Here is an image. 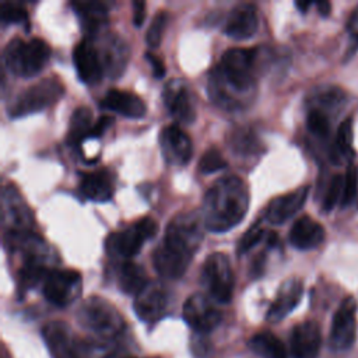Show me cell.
<instances>
[{
	"label": "cell",
	"mask_w": 358,
	"mask_h": 358,
	"mask_svg": "<svg viewBox=\"0 0 358 358\" xmlns=\"http://www.w3.org/2000/svg\"><path fill=\"white\" fill-rule=\"evenodd\" d=\"M256 48H231L221 56L208 78V95L222 109L246 108L255 98Z\"/></svg>",
	"instance_id": "cell-1"
},
{
	"label": "cell",
	"mask_w": 358,
	"mask_h": 358,
	"mask_svg": "<svg viewBox=\"0 0 358 358\" xmlns=\"http://www.w3.org/2000/svg\"><path fill=\"white\" fill-rule=\"evenodd\" d=\"M201 241L200 218L193 213L176 214L169 221L162 242L152 252L155 271L169 280L182 277Z\"/></svg>",
	"instance_id": "cell-2"
},
{
	"label": "cell",
	"mask_w": 358,
	"mask_h": 358,
	"mask_svg": "<svg viewBox=\"0 0 358 358\" xmlns=\"http://www.w3.org/2000/svg\"><path fill=\"white\" fill-rule=\"evenodd\" d=\"M249 208V192L241 178L228 175L215 180L204 194L201 220L213 232L236 227Z\"/></svg>",
	"instance_id": "cell-3"
},
{
	"label": "cell",
	"mask_w": 358,
	"mask_h": 358,
	"mask_svg": "<svg viewBox=\"0 0 358 358\" xmlns=\"http://www.w3.org/2000/svg\"><path fill=\"white\" fill-rule=\"evenodd\" d=\"M50 57L49 45L41 38H14L3 50V60L7 69L22 78L36 76Z\"/></svg>",
	"instance_id": "cell-4"
},
{
	"label": "cell",
	"mask_w": 358,
	"mask_h": 358,
	"mask_svg": "<svg viewBox=\"0 0 358 358\" xmlns=\"http://www.w3.org/2000/svg\"><path fill=\"white\" fill-rule=\"evenodd\" d=\"M64 94V87L57 77L42 78L18 92L8 103L7 112L10 117H22L43 110L57 102Z\"/></svg>",
	"instance_id": "cell-5"
},
{
	"label": "cell",
	"mask_w": 358,
	"mask_h": 358,
	"mask_svg": "<svg viewBox=\"0 0 358 358\" xmlns=\"http://www.w3.org/2000/svg\"><path fill=\"white\" fill-rule=\"evenodd\" d=\"M77 319L84 329L102 338H113L124 327V320L119 310L101 296L85 299L78 309Z\"/></svg>",
	"instance_id": "cell-6"
},
{
	"label": "cell",
	"mask_w": 358,
	"mask_h": 358,
	"mask_svg": "<svg viewBox=\"0 0 358 358\" xmlns=\"http://www.w3.org/2000/svg\"><path fill=\"white\" fill-rule=\"evenodd\" d=\"M158 231V224L151 217H143L122 231L112 232L105 246L109 255L129 259L138 253L143 243L151 239Z\"/></svg>",
	"instance_id": "cell-7"
},
{
	"label": "cell",
	"mask_w": 358,
	"mask_h": 358,
	"mask_svg": "<svg viewBox=\"0 0 358 358\" xmlns=\"http://www.w3.org/2000/svg\"><path fill=\"white\" fill-rule=\"evenodd\" d=\"M201 281L213 299L228 303L234 294V273L228 256L220 252L208 255L203 263Z\"/></svg>",
	"instance_id": "cell-8"
},
{
	"label": "cell",
	"mask_w": 358,
	"mask_h": 358,
	"mask_svg": "<svg viewBox=\"0 0 358 358\" xmlns=\"http://www.w3.org/2000/svg\"><path fill=\"white\" fill-rule=\"evenodd\" d=\"M80 289L81 274L71 268H49L42 281L43 296L59 308L70 305L78 296Z\"/></svg>",
	"instance_id": "cell-9"
},
{
	"label": "cell",
	"mask_w": 358,
	"mask_h": 358,
	"mask_svg": "<svg viewBox=\"0 0 358 358\" xmlns=\"http://www.w3.org/2000/svg\"><path fill=\"white\" fill-rule=\"evenodd\" d=\"M164 105L171 116L182 124L193 123L196 119V108L187 85L180 78H173L164 85Z\"/></svg>",
	"instance_id": "cell-10"
},
{
	"label": "cell",
	"mask_w": 358,
	"mask_h": 358,
	"mask_svg": "<svg viewBox=\"0 0 358 358\" xmlns=\"http://www.w3.org/2000/svg\"><path fill=\"white\" fill-rule=\"evenodd\" d=\"M46 347L53 358H84L71 329L64 322H49L42 329Z\"/></svg>",
	"instance_id": "cell-11"
},
{
	"label": "cell",
	"mask_w": 358,
	"mask_h": 358,
	"mask_svg": "<svg viewBox=\"0 0 358 358\" xmlns=\"http://www.w3.org/2000/svg\"><path fill=\"white\" fill-rule=\"evenodd\" d=\"M183 317L196 331L207 333L220 324L222 315L207 296L194 294L183 303Z\"/></svg>",
	"instance_id": "cell-12"
},
{
	"label": "cell",
	"mask_w": 358,
	"mask_h": 358,
	"mask_svg": "<svg viewBox=\"0 0 358 358\" xmlns=\"http://www.w3.org/2000/svg\"><path fill=\"white\" fill-rule=\"evenodd\" d=\"M357 305L354 298L347 296L336 310L330 329V344L336 350H347L355 340Z\"/></svg>",
	"instance_id": "cell-13"
},
{
	"label": "cell",
	"mask_w": 358,
	"mask_h": 358,
	"mask_svg": "<svg viewBox=\"0 0 358 358\" xmlns=\"http://www.w3.org/2000/svg\"><path fill=\"white\" fill-rule=\"evenodd\" d=\"M159 147L164 159L171 165H185L193 154L189 136L178 126H165L159 133Z\"/></svg>",
	"instance_id": "cell-14"
},
{
	"label": "cell",
	"mask_w": 358,
	"mask_h": 358,
	"mask_svg": "<svg viewBox=\"0 0 358 358\" xmlns=\"http://www.w3.org/2000/svg\"><path fill=\"white\" fill-rule=\"evenodd\" d=\"M259 28V15L255 4L241 3L235 6L224 25V32L235 41H245L252 38Z\"/></svg>",
	"instance_id": "cell-15"
},
{
	"label": "cell",
	"mask_w": 358,
	"mask_h": 358,
	"mask_svg": "<svg viewBox=\"0 0 358 358\" xmlns=\"http://www.w3.org/2000/svg\"><path fill=\"white\" fill-rule=\"evenodd\" d=\"M73 63L83 83L95 84L101 80L103 74L98 48L90 39H83L74 46Z\"/></svg>",
	"instance_id": "cell-16"
},
{
	"label": "cell",
	"mask_w": 358,
	"mask_h": 358,
	"mask_svg": "<svg viewBox=\"0 0 358 358\" xmlns=\"http://www.w3.org/2000/svg\"><path fill=\"white\" fill-rule=\"evenodd\" d=\"M308 193L309 186H302L273 199L264 211L266 220L273 225L284 224L303 207Z\"/></svg>",
	"instance_id": "cell-17"
},
{
	"label": "cell",
	"mask_w": 358,
	"mask_h": 358,
	"mask_svg": "<svg viewBox=\"0 0 358 358\" xmlns=\"http://www.w3.org/2000/svg\"><path fill=\"white\" fill-rule=\"evenodd\" d=\"M168 298L162 287L154 282H148L144 289L134 298V312L136 315L147 323L157 322L166 309Z\"/></svg>",
	"instance_id": "cell-18"
},
{
	"label": "cell",
	"mask_w": 358,
	"mask_h": 358,
	"mask_svg": "<svg viewBox=\"0 0 358 358\" xmlns=\"http://www.w3.org/2000/svg\"><path fill=\"white\" fill-rule=\"evenodd\" d=\"M102 62L103 73L112 78H117L123 71L129 57L126 42L116 34H108L102 39V46L98 49Z\"/></svg>",
	"instance_id": "cell-19"
},
{
	"label": "cell",
	"mask_w": 358,
	"mask_h": 358,
	"mask_svg": "<svg viewBox=\"0 0 358 358\" xmlns=\"http://www.w3.org/2000/svg\"><path fill=\"white\" fill-rule=\"evenodd\" d=\"M322 336L316 322L306 320L296 324L291 333V352L295 358H316Z\"/></svg>",
	"instance_id": "cell-20"
},
{
	"label": "cell",
	"mask_w": 358,
	"mask_h": 358,
	"mask_svg": "<svg viewBox=\"0 0 358 358\" xmlns=\"http://www.w3.org/2000/svg\"><path fill=\"white\" fill-rule=\"evenodd\" d=\"M302 292H303V285L299 280L289 278L284 281L280 285L277 295L266 313V319L271 323L282 320L299 303L302 298Z\"/></svg>",
	"instance_id": "cell-21"
},
{
	"label": "cell",
	"mask_w": 358,
	"mask_h": 358,
	"mask_svg": "<svg viewBox=\"0 0 358 358\" xmlns=\"http://www.w3.org/2000/svg\"><path fill=\"white\" fill-rule=\"evenodd\" d=\"M99 105L106 110H112L131 119L143 117L147 110L145 103L137 94L116 88H110L102 96Z\"/></svg>",
	"instance_id": "cell-22"
},
{
	"label": "cell",
	"mask_w": 358,
	"mask_h": 358,
	"mask_svg": "<svg viewBox=\"0 0 358 358\" xmlns=\"http://www.w3.org/2000/svg\"><path fill=\"white\" fill-rule=\"evenodd\" d=\"M288 239L299 250L315 249L324 241V228L309 215H302L291 227Z\"/></svg>",
	"instance_id": "cell-23"
},
{
	"label": "cell",
	"mask_w": 358,
	"mask_h": 358,
	"mask_svg": "<svg viewBox=\"0 0 358 358\" xmlns=\"http://www.w3.org/2000/svg\"><path fill=\"white\" fill-rule=\"evenodd\" d=\"M80 190L87 199L95 203L108 201L113 194V185H112L110 175L106 171L83 173L80 180Z\"/></svg>",
	"instance_id": "cell-24"
},
{
	"label": "cell",
	"mask_w": 358,
	"mask_h": 358,
	"mask_svg": "<svg viewBox=\"0 0 358 358\" xmlns=\"http://www.w3.org/2000/svg\"><path fill=\"white\" fill-rule=\"evenodd\" d=\"M116 281L122 292L134 295V296L140 294L144 289V287L148 284L144 268L140 264L129 260L123 262L119 266L116 271Z\"/></svg>",
	"instance_id": "cell-25"
},
{
	"label": "cell",
	"mask_w": 358,
	"mask_h": 358,
	"mask_svg": "<svg viewBox=\"0 0 358 358\" xmlns=\"http://www.w3.org/2000/svg\"><path fill=\"white\" fill-rule=\"evenodd\" d=\"M3 206H4V214H8L11 218V222L14 228L18 231H28L32 217L21 199V196L15 192L13 187H6L3 190Z\"/></svg>",
	"instance_id": "cell-26"
},
{
	"label": "cell",
	"mask_w": 358,
	"mask_h": 358,
	"mask_svg": "<svg viewBox=\"0 0 358 358\" xmlns=\"http://www.w3.org/2000/svg\"><path fill=\"white\" fill-rule=\"evenodd\" d=\"M92 127H94V122H92L91 109H88L87 106L76 108L70 116L67 141L71 145L81 144V141L92 136Z\"/></svg>",
	"instance_id": "cell-27"
},
{
	"label": "cell",
	"mask_w": 358,
	"mask_h": 358,
	"mask_svg": "<svg viewBox=\"0 0 358 358\" xmlns=\"http://www.w3.org/2000/svg\"><path fill=\"white\" fill-rule=\"evenodd\" d=\"M347 101L345 92L338 87H323L316 90L309 99V109H317L329 115L343 108Z\"/></svg>",
	"instance_id": "cell-28"
},
{
	"label": "cell",
	"mask_w": 358,
	"mask_h": 358,
	"mask_svg": "<svg viewBox=\"0 0 358 358\" xmlns=\"http://www.w3.org/2000/svg\"><path fill=\"white\" fill-rule=\"evenodd\" d=\"M250 348L264 358H288L284 343L270 331L255 334L249 341Z\"/></svg>",
	"instance_id": "cell-29"
},
{
	"label": "cell",
	"mask_w": 358,
	"mask_h": 358,
	"mask_svg": "<svg viewBox=\"0 0 358 358\" xmlns=\"http://www.w3.org/2000/svg\"><path fill=\"white\" fill-rule=\"evenodd\" d=\"M71 6L90 31L98 29L106 20L108 10L101 1H73Z\"/></svg>",
	"instance_id": "cell-30"
},
{
	"label": "cell",
	"mask_w": 358,
	"mask_h": 358,
	"mask_svg": "<svg viewBox=\"0 0 358 358\" xmlns=\"http://www.w3.org/2000/svg\"><path fill=\"white\" fill-rule=\"evenodd\" d=\"M257 140L248 129L236 130L231 134V148L239 154H252L257 150Z\"/></svg>",
	"instance_id": "cell-31"
},
{
	"label": "cell",
	"mask_w": 358,
	"mask_h": 358,
	"mask_svg": "<svg viewBox=\"0 0 358 358\" xmlns=\"http://www.w3.org/2000/svg\"><path fill=\"white\" fill-rule=\"evenodd\" d=\"M166 21H168V14L164 10H159L154 14V17L148 25L147 34H145V41L150 48L159 46Z\"/></svg>",
	"instance_id": "cell-32"
},
{
	"label": "cell",
	"mask_w": 358,
	"mask_h": 358,
	"mask_svg": "<svg viewBox=\"0 0 358 358\" xmlns=\"http://www.w3.org/2000/svg\"><path fill=\"white\" fill-rule=\"evenodd\" d=\"M306 126L312 134L326 137L330 131V116L322 110L309 109L306 116Z\"/></svg>",
	"instance_id": "cell-33"
},
{
	"label": "cell",
	"mask_w": 358,
	"mask_h": 358,
	"mask_svg": "<svg viewBox=\"0 0 358 358\" xmlns=\"http://www.w3.org/2000/svg\"><path fill=\"white\" fill-rule=\"evenodd\" d=\"M227 166V161L218 148L210 147L199 161V171L201 173H213Z\"/></svg>",
	"instance_id": "cell-34"
},
{
	"label": "cell",
	"mask_w": 358,
	"mask_h": 358,
	"mask_svg": "<svg viewBox=\"0 0 358 358\" xmlns=\"http://www.w3.org/2000/svg\"><path fill=\"white\" fill-rule=\"evenodd\" d=\"M343 189H344V176L337 173L331 178L329 187L326 190V194L323 199V210L324 211H331L338 203H341Z\"/></svg>",
	"instance_id": "cell-35"
},
{
	"label": "cell",
	"mask_w": 358,
	"mask_h": 358,
	"mask_svg": "<svg viewBox=\"0 0 358 358\" xmlns=\"http://www.w3.org/2000/svg\"><path fill=\"white\" fill-rule=\"evenodd\" d=\"M358 192V171L354 165H350L344 175V189H343V197H341V206L347 207L350 206Z\"/></svg>",
	"instance_id": "cell-36"
},
{
	"label": "cell",
	"mask_w": 358,
	"mask_h": 358,
	"mask_svg": "<svg viewBox=\"0 0 358 358\" xmlns=\"http://www.w3.org/2000/svg\"><path fill=\"white\" fill-rule=\"evenodd\" d=\"M336 145L340 154H344V155L352 154V123L350 117H347L340 123L337 130V137H336Z\"/></svg>",
	"instance_id": "cell-37"
},
{
	"label": "cell",
	"mask_w": 358,
	"mask_h": 358,
	"mask_svg": "<svg viewBox=\"0 0 358 358\" xmlns=\"http://www.w3.org/2000/svg\"><path fill=\"white\" fill-rule=\"evenodd\" d=\"M0 15H1V21L3 22H8V24L27 22V18H28L27 10L21 4H18V3H8V1H4L1 4Z\"/></svg>",
	"instance_id": "cell-38"
},
{
	"label": "cell",
	"mask_w": 358,
	"mask_h": 358,
	"mask_svg": "<svg viewBox=\"0 0 358 358\" xmlns=\"http://www.w3.org/2000/svg\"><path fill=\"white\" fill-rule=\"evenodd\" d=\"M264 229L260 227L259 222H255L245 234L243 236L239 239L238 243V253L242 255L248 250H250L253 246H256L263 238H264Z\"/></svg>",
	"instance_id": "cell-39"
},
{
	"label": "cell",
	"mask_w": 358,
	"mask_h": 358,
	"mask_svg": "<svg viewBox=\"0 0 358 358\" xmlns=\"http://www.w3.org/2000/svg\"><path fill=\"white\" fill-rule=\"evenodd\" d=\"M347 29L351 36V42H350V46L345 53V60L352 57L355 55V52L358 50V6L352 10V13L347 21Z\"/></svg>",
	"instance_id": "cell-40"
},
{
	"label": "cell",
	"mask_w": 358,
	"mask_h": 358,
	"mask_svg": "<svg viewBox=\"0 0 358 358\" xmlns=\"http://www.w3.org/2000/svg\"><path fill=\"white\" fill-rule=\"evenodd\" d=\"M145 59L148 60V63L151 64V69H152V76L155 77V78H161V77H164L165 76V64H164V62L158 57V56H155V55H152V53H145Z\"/></svg>",
	"instance_id": "cell-41"
},
{
	"label": "cell",
	"mask_w": 358,
	"mask_h": 358,
	"mask_svg": "<svg viewBox=\"0 0 358 358\" xmlns=\"http://www.w3.org/2000/svg\"><path fill=\"white\" fill-rule=\"evenodd\" d=\"M113 123V117L109 115H102L94 122L92 127V136L91 137H99L105 133V130Z\"/></svg>",
	"instance_id": "cell-42"
},
{
	"label": "cell",
	"mask_w": 358,
	"mask_h": 358,
	"mask_svg": "<svg viewBox=\"0 0 358 358\" xmlns=\"http://www.w3.org/2000/svg\"><path fill=\"white\" fill-rule=\"evenodd\" d=\"M133 24L140 27L145 18V3L144 1H134L133 3Z\"/></svg>",
	"instance_id": "cell-43"
},
{
	"label": "cell",
	"mask_w": 358,
	"mask_h": 358,
	"mask_svg": "<svg viewBox=\"0 0 358 358\" xmlns=\"http://www.w3.org/2000/svg\"><path fill=\"white\" fill-rule=\"evenodd\" d=\"M316 7H317V11L320 15L323 17H327L330 14V10H331V4L329 1H317L315 3Z\"/></svg>",
	"instance_id": "cell-44"
},
{
	"label": "cell",
	"mask_w": 358,
	"mask_h": 358,
	"mask_svg": "<svg viewBox=\"0 0 358 358\" xmlns=\"http://www.w3.org/2000/svg\"><path fill=\"white\" fill-rule=\"evenodd\" d=\"M312 1H295V6L299 8L301 13H306L308 8L312 6Z\"/></svg>",
	"instance_id": "cell-45"
}]
</instances>
